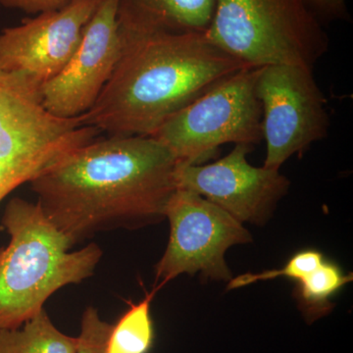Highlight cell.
<instances>
[{"label": "cell", "mask_w": 353, "mask_h": 353, "mask_svg": "<svg viewBox=\"0 0 353 353\" xmlns=\"http://www.w3.org/2000/svg\"><path fill=\"white\" fill-rule=\"evenodd\" d=\"M1 224L10 241L0 248V330L19 328L57 290L92 277L103 255L97 243L71 252L39 204L21 197L7 203Z\"/></svg>", "instance_id": "cell-3"}, {"label": "cell", "mask_w": 353, "mask_h": 353, "mask_svg": "<svg viewBox=\"0 0 353 353\" xmlns=\"http://www.w3.org/2000/svg\"><path fill=\"white\" fill-rule=\"evenodd\" d=\"M157 290L137 304L113 324L109 334L108 353H148L154 343V327L150 305Z\"/></svg>", "instance_id": "cell-15"}, {"label": "cell", "mask_w": 353, "mask_h": 353, "mask_svg": "<svg viewBox=\"0 0 353 353\" xmlns=\"http://www.w3.org/2000/svg\"><path fill=\"white\" fill-rule=\"evenodd\" d=\"M176 158L150 137L99 138L30 181L44 215L72 248L99 232L161 222L176 190Z\"/></svg>", "instance_id": "cell-1"}, {"label": "cell", "mask_w": 353, "mask_h": 353, "mask_svg": "<svg viewBox=\"0 0 353 353\" xmlns=\"http://www.w3.org/2000/svg\"><path fill=\"white\" fill-rule=\"evenodd\" d=\"M82 115L59 118L43 108L39 90L0 69V164L43 170L67 153L99 138Z\"/></svg>", "instance_id": "cell-8"}, {"label": "cell", "mask_w": 353, "mask_h": 353, "mask_svg": "<svg viewBox=\"0 0 353 353\" xmlns=\"http://www.w3.org/2000/svg\"><path fill=\"white\" fill-rule=\"evenodd\" d=\"M255 92L262 109L267 153L263 167L280 170L292 155L301 157L330 128L326 99L313 69L296 65L261 67Z\"/></svg>", "instance_id": "cell-7"}, {"label": "cell", "mask_w": 353, "mask_h": 353, "mask_svg": "<svg viewBox=\"0 0 353 353\" xmlns=\"http://www.w3.org/2000/svg\"><path fill=\"white\" fill-rule=\"evenodd\" d=\"M326 259L318 250H305L296 253L282 268L279 270L265 271L257 274H243L228 283V290L239 289L254 284L259 281L272 280L276 278H290L297 281L317 269Z\"/></svg>", "instance_id": "cell-16"}, {"label": "cell", "mask_w": 353, "mask_h": 353, "mask_svg": "<svg viewBox=\"0 0 353 353\" xmlns=\"http://www.w3.org/2000/svg\"><path fill=\"white\" fill-rule=\"evenodd\" d=\"M252 148L241 143L214 163L176 165V190L199 194L243 224L264 225L287 194L290 181L276 169L248 163Z\"/></svg>", "instance_id": "cell-9"}, {"label": "cell", "mask_w": 353, "mask_h": 353, "mask_svg": "<svg viewBox=\"0 0 353 353\" xmlns=\"http://www.w3.org/2000/svg\"><path fill=\"white\" fill-rule=\"evenodd\" d=\"M97 0L68 4L23 20L0 34V69L39 88L67 66L82 39Z\"/></svg>", "instance_id": "cell-10"}, {"label": "cell", "mask_w": 353, "mask_h": 353, "mask_svg": "<svg viewBox=\"0 0 353 353\" xmlns=\"http://www.w3.org/2000/svg\"><path fill=\"white\" fill-rule=\"evenodd\" d=\"M217 0H120L119 24L174 32H206Z\"/></svg>", "instance_id": "cell-12"}, {"label": "cell", "mask_w": 353, "mask_h": 353, "mask_svg": "<svg viewBox=\"0 0 353 353\" xmlns=\"http://www.w3.org/2000/svg\"><path fill=\"white\" fill-rule=\"evenodd\" d=\"M119 4L120 0H97L73 57L39 88L41 103L52 115L76 118L88 112L108 83L122 50Z\"/></svg>", "instance_id": "cell-11"}, {"label": "cell", "mask_w": 353, "mask_h": 353, "mask_svg": "<svg viewBox=\"0 0 353 353\" xmlns=\"http://www.w3.org/2000/svg\"><path fill=\"white\" fill-rule=\"evenodd\" d=\"M113 324L102 320L99 309L88 306L81 320V332L75 353H108Z\"/></svg>", "instance_id": "cell-17"}, {"label": "cell", "mask_w": 353, "mask_h": 353, "mask_svg": "<svg viewBox=\"0 0 353 353\" xmlns=\"http://www.w3.org/2000/svg\"><path fill=\"white\" fill-rule=\"evenodd\" d=\"M259 68L227 77L174 114L150 138L170 150L178 164H199L222 145H257L263 139L255 83Z\"/></svg>", "instance_id": "cell-5"}, {"label": "cell", "mask_w": 353, "mask_h": 353, "mask_svg": "<svg viewBox=\"0 0 353 353\" xmlns=\"http://www.w3.org/2000/svg\"><path fill=\"white\" fill-rule=\"evenodd\" d=\"M352 280V273H343L339 265L325 259L314 271L296 281L294 296L307 324L330 314L334 309L330 299Z\"/></svg>", "instance_id": "cell-14"}, {"label": "cell", "mask_w": 353, "mask_h": 353, "mask_svg": "<svg viewBox=\"0 0 353 353\" xmlns=\"http://www.w3.org/2000/svg\"><path fill=\"white\" fill-rule=\"evenodd\" d=\"M119 30V60L92 108L82 115L85 125L109 137H152L216 83L250 68L211 43L205 32L122 24Z\"/></svg>", "instance_id": "cell-2"}, {"label": "cell", "mask_w": 353, "mask_h": 353, "mask_svg": "<svg viewBox=\"0 0 353 353\" xmlns=\"http://www.w3.org/2000/svg\"><path fill=\"white\" fill-rule=\"evenodd\" d=\"M165 218L170 223V236L155 265V290L182 274L199 273L218 282L232 280L227 250L252 241L243 223L199 194L179 189L167 203Z\"/></svg>", "instance_id": "cell-6"}, {"label": "cell", "mask_w": 353, "mask_h": 353, "mask_svg": "<svg viewBox=\"0 0 353 353\" xmlns=\"http://www.w3.org/2000/svg\"><path fill=\"white\" fill-rule=\"evenodd\" d=\"M78 336L62 333L43 309L17 329L0 330V353H75Z\"/></svg>", "instance_id": "cell-13"}, {"label": "cell", "mask_w": 353, "mask_h": 353, "mask_svg": "<svg viewBox=\"0 0 353 353\" xmlns=\"http://www.w3.org/2000/svg\"><path fill=\"white\" fill-rule=\"evenodd\" d=\"M70 1L71 0H0V6L38 15L39 13L62 8Z\"/></svg>", "instance_id": "cell-19"}, {"label": "cell", "mask_w": 353, "mask_h": 353, "mask_svg": "<svg viewBox=\"0 0 353 353\" xmlns=\"http://www.w3.org/2000/svg\"><path fill=\"white\" fill-rule=\"evenodd\" d=\"M209 41L250 68L313 69L329 38L305 0H217Z\"/></svg>", "instance_id": "cell-4"}, {"label": "cell", "mask_w": 353, "mask_h": 353, "mask_svg": "<svg viewBox=\"0 0 353 353\" xmlns=\"http://www.w3.org/2000/svg\"><path fill=\"white\" fill-rule=\"evenodd\" d=\"M319 20H350L345 0H305Z\"/></svg>", "instance_id": "cell-18"}]
</instances>
